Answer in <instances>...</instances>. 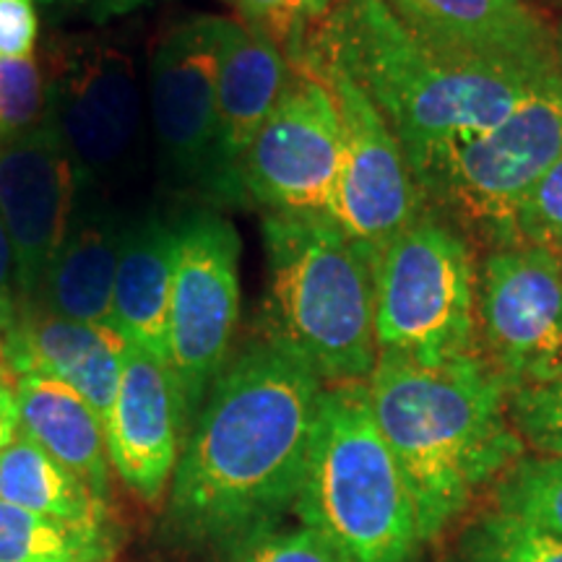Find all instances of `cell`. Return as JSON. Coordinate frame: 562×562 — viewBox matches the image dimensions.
I'll return each instance as SVG.
<instances>
[{
  "instance_id": "obj_9",
  "label": "cell",
  "mask_w": 562,
  "mask_h": 562,
  "mask_svg": "<svg viewBox=\"0 0 562 562\" xmlns=\"http://www.w3.org/2000/svg\"><path fill=\"white\" fill-rule=\"evenodd\" d=\"M45 121L89 182L123 180L138 161L144 125L133 60L94 37L60 42L47 58Z\"/></svg>"
},
{
  "instance_id": "obj_14",
  "label": "cell",
  "mask_w": 562,
  "mask_h": 562,
  "mask_svg": "<svg viewBox=\"0 0 562 562\" xmlns=\"http://www.w3.org/2000/svg\"><path fill=\"white\" fill-rule=\"evenodd\" d=\"M81 182L83 175L47 121L0 146V222L13 250L16 307L37 302Z\"/></svg>"
},
{
  "instance_id": "obj_29",
  "label": "cell",
  "mask_w": 562,
  "mask_h": 562,
  "mask_svg": "<svg viewBox=\"0 0 562 562\" xmlns=\"http://www.w3.org/2000/svg\"><path fill=\"white\" fill-rule=\"evenodd\" d=\"M516 237L524 245L562 252V157L533 182L516 214Z\"/></svg>"
},
{
  "instance_id": "obj_36",
  "label": "cell",
  "mask_w": 562,
  "mask_h": 562,
  "mask_svg": "<svg viewBox=\"0 0 562 562\" xmlns=\"http://www.w3.org/2000/svg\"><path fill=\"white\" fill-rule=\"evenodd\" d=\"M232 3H235V0H232Z\"/></svg>"
},
{
  "instance_id": "obj_26",
  "label": "cell",
  "mask_w": 562,
  "mask_h": 562,
  "mask_svg": "<svg viewBox=\"0 0 562 562\" xmlns=\"http://www.w3.org/2000/svg\"><path fill=\"white\" fill-rule=\"evenodd\" d=\"M508 419L526 451L562 459V372L508 391Z\"/></svg>"
},
{
  "instance_id": "obj_32",
  "label": "cell",
  "mask_w": 562,
  "mask_h": 562,
  "mask_svg": "<svg viewBox=\"0 0 562 562\" xmlns=\"http://www.w3.org/2000/svg\"><path fill=\"white\" fill-rule=\"evenodd\" d=\"M16 315V279H13V250L0 222V334L11 326Z\"/></svg>"
},
{
  "instance_id": "obj_23",
  "label": "cell",
  "mask_w": 562,
  "mask_h": 562,
  "mask_svg": "<svg viewBox=\"0 0 562 562\" xmlns=\"http://www.w3.org/2000/svg\"><path fill=\"white\" fill-rule=\"evenodd\" d=\"M102 526L63 521L0 501V562H104Z\"/></svg>"
},
{
  "instance_id": "obj_19",
  "label": "cell",
  "mask_w": 562,
  "mask_h": 562,
  "mask_svg": "<svg viewBox=\"0 0 562 562\" xmlns=\"http://www.w3.org/2000/svg\"><path fill=\"white\" fill-rule=\"evenodd\" d=\"M123 224L102 188L83 178L68 232L34 305L68 321L115 326L112 294Z\"/></svg>"
},
{
  "instance_id": "obj_20",
  "label": "cell",
  "mask_w": 562,
  "mask_h": 562,
  "mask_svg": "<svg viewBox=\"0 0 562 562\" xmlns=\"http://www.w3.org/2000/svg\"><path fill=\"white\" fill-rule=\"evenodd\" d=\"M175 273V224L154 211L123 224L112 323L133 347L167 368V323Z\"/></svg>"
},
{
  "instance_id": "obj_25",
  "label": "cell",
  "mask_w": 562,
  "mask_h": 562,
  "mask_svg": "<svg viewBox=\"0 0 562 562\" xmlns=\"http://www.w3.org/2000/svg\"><path fill=\"white\" fill-rule=\"evenodd\" d=\"M467 562H562V539L490 510L463 539Z\"/></svg>"
},
{
  "instance_id": "obj_33",
  "label": "cell",
  "mask_w": 562,
  "mask_h": 562,
  "mask_svg": "<svg viewBox=\"0 0 562 562\" xmlns=\"http://www.w3.org/2000/svg\"><path fill=\"white\" fill-rule=\"evenodd\" d=\"M19 435V406H16V381L0 360V453L11 446Z\"/></svg>"
},
{
  "instance_id": "obj_2",
  "label": "cell",
  "mask_w": 562,
  "mask_h": 562,
  "mask_svg": "<svg viewBox=\"0 0 562 562\" xmlns=\"http://www.w3.org/2000/svg\"><path fill=\"white\" fill-rule=\"evenodd\" d=\"M290 63L334 68L381 110L414 180L451 140L501 123L558 70L442 55L412 34L389 0H336Z\"/></svg>"
},
{
  "instance_id": "obj_28",
  "label": "cell",
  "mask_w": 562,
  "mask_h": 562,
  "mask_svg": "<svg viewBox=\"0 0 562 562\" xmlns=\"http://www.w3.org/2000/svg\"><path fill=\"white\" fill-rule=\"evenodd\" d=\"M336 0H235L243 24L277 42L286 58L297 53L302 34Z\"/></svg>"
},
{
  "instance_id": "obj_30",
  "label": "cell",
  "mask_w": 562,
  "mask_h": 562,
  "mask_svg": "<svg viewBox=\"0 0 562 562\" xmlns=\"http://www.w3.org/2000/svg\"><path fill=\"white\" fill-rule=\"evenodd\" d=\"M235 562H351L349 554L311 526L263 531L240 544Z\"/></svg>"
},
{
  "instance_id": "obj_11",
  "label": "cell",
  "mask_w": 562,
  "mask_h": 562,
  "mask_svg": "<svg viewBox=\"0 0 562 562\" xmlns=\"http://www.w3.org/2000/svg\"><path fill=\"white\" fill-rule=\"evenodd\" d=\"M476 349L508 391L562 372V252L524 243L484 252Z\"/></svg>"
},
{
  "instance_id": "obj_21",
  "label": "cell",
  "mask_w": 562,
  "mask_h": 562,
  "mask_svg": "<svg viewBox=\"0 0 562 562\" xmlns=\"http://www.w3.org/2000/svg\"><path fill=\"white\" fill-rule=\"evenodd\" d=\"M16 406L19 432L63 463L91 495L108 501L110 453L104 422L87 398L50 375H21Z\"/></svg>"
},
{
  "instance_id": "obj_31",
  "label": "cell",
  "mask_w": 562,
  "mask_h": 562,
  "mask_svg": "<svg viewBox=\"0 0 562 562\" xmlns=\"http://www.w3.org/2000/svg\"><path fill=\"white\" fill-rule=\"evenodd\" d=\"M40 34L34 0H0V55L30 58Z\"/></svg>"
},
{
  "instance_id": "obj_5",
  "label": "cell",
  "mask_w": 562,
  "mask_h": 562,
  "mask_svg": "<svg viewBox=\"0 0 562 562\" xmlns=\"http://www.w3.org/2000/svg\"><path fill=\"white\" fill-rule=\"evenodd\" d=\"M292 510L351 562H417V508L372 414L368 383L326 385Z\"/></svg>"
},
{
  "instance_id": "obj_18",
  "label": "cell",
  "mask_w": 562,
  "mask_h": 562,
  "mask_svg": "<svg viewBox=\"0 0 562 562\" xmlns=\"http://www.w3.org/2000/svg\"><path fill=\"white\" fill-rule=\"evenodd\" d=\"M131 341L115 326L79 323L45 307H16L0 336V357L13 381L21 375H50L87 398L102 422L115 402Z\"/></svg>"
},
{
  "instance_id": "obj_6",
  "label": "cell",
  "mask_w": 562,
  "mask_h": 562,
  "mask_svg": "<svg viewBox=\"0 0 562 562\" xmlns=\"http://www.w3.org/2000/svg\"><path fill=\"white\" fill-rule=\"evenodd\" d=\"M562 157V76L533 89L501 123L459 136L417 178L425 209L484 252L518 245L516 214Z\"/></svg>"
},
{
  "instance_id": "obj_4",
  "label": "cell",
  "mask_w": 562,
  "mask_h": 562,
  "mask_svg": "<svg viewBox=\"0 0 562 562\" xmlns=\"http://www.w3.org/2000/svg\"><path fill=\"white\" fill-rule=\"evenodd\" d=\"M263 336L326 385L368 381L378 360L375 271L331 216H263Z\"/></svg>"
},
{
  "instance_id": "obj_22",
  "label": "cell",
  "mask_w": 562,
  "mask_h": 562,
  "mask_svg": "<svg viewBox=\"0 0 562 562\" xmlns=\"http://www.w3.org/2000/svg\"><path fill=\"white\" fill-rule=\"evenodd\" d=\"M0 501L63 521H104L100 497L24 432L0 453Z\"/></svg>"
},
{
  "instance_id": "obj_3",
  "label": "cell",
  "mask_w": 562,
  "mask_h": 562,
  "mask_svg": "<svg viewBox=\"0 0 562 562\" xmlns=\"http://www.w3.org/2000/svg\"><path fill=\"white\" fill-rule=\"evenodd\" d=\"M364 383L409 484L425 544L526 456L508 419V385L480 349L438 364L378 351Z\"/></svg>"
},
{
  "instance_id": "obj_35",
  "label": "cell",
  "mask_w": 562,
  "mask_h": 562,
  "mask_svg": "<svg viewBox=\"0 0 562 562\" xmlns=\"http://www.w3.org/2000/svg\"><path fill=\"white\" fill-rule=\"evenodd\" d=\"M45 3H70V0H45ZM74 3H81V0H74Z\"/></svg>"
},
{
  "instance_id": "obj_24",
  "label": "cell",
  "mask_w": 562,
  "mask_h": 562,
  "mask_svg": "<svg viewBox=\"0 0 562 562\" xmlns=\"http://www.w3.org/2000/svg\"><path fill=\"white\" fill-rule=\"evenodd\" d=\"M497 513L562 539V459L524 456L492 484Z\"/></svg>"
},
{
  "instance_id": "obj_27",
  "label": "cell",
  "mask_w": 562,
  "mask_h": 562,
  "mask_svg": "<svg viewBox=\"0 0 562 562\" xmlns=\"http://www.w3.org/2000/svg\"><path fill=\"white\" fill-rule=\"evenodd\" d=\"M45 121V70L32 58L0 55V146Z\"/></svg>"
},
{
  "instance_id": "obj_1",
  "label": "cell",
  "mask_w": 562,
  "mask_h": 562,
  "mask_svg": "<svg viewBox=\"0 0 562 562\" xmlns=\"http://www.w3.org/2000/svg\"><path fill=\"white\" fill-rule=\"evenodd\" d=\"M323 391L311 364L266 336L229 357L182 440L175 524L206 542L271 531L297 501Z\"/></svg>"
},
{
  "instance_id": "obj_15",
  "label": "cell",
  "mask_w": 562,
  "mask_h": 562,
  "mask_svg": "<svg viewBox=\"0 0 562 562\" xmlns=\"http://www.w3.org/2000/svg\"><path fill=\"white\" fill-rule=\"evenodd\" d=\"M104 438L117 476L138 497L157 505L178 469L186 427L170 370L133 344L125 355L115 402L104 417Z\"/></svg>"
},
{
  "instance_id": "obj_13",
  "label": "cell",
  "mask_w": 562,
  "mask_h": 562,
  "mask_svg": "<svg viewBox=\"0 0 562 562\" xmlns=\"http://www.w3.org/2000/svg\"><path fill=\"white\" fill-rule=\"evenodd\" d=\"M224 16H195L159 40L149 66V115L167 178L211 199L216 70Z\"/></svg>"
},
{
  "instance_id": "obj_17",
  "label": "cell",
  "mask_w": 562,
  "mask_h": 562,
  "mask_svg": "<svg viewBox=\"0 0 562 562\" xmlns=\"http://www.w3.org/2000/svg\"><path fill=\"white\" fill-rule=\"evenodd\" d=\"M412 34L459 60L558 70L552 24L529 0H389Z\"/></svg>"
},
{
  "instance_id": "obj_12",
  "label": "cell",
  "mask_w": 562,
  "mask_h": 562,
  "mask_svg": "<svg viewBox=\"0 0 562 562\" xmlns=\"http://www.w3.org/2000/svg\"><path fill=\"white\" fill-rule=\"evenodd\" d=\"M305 68L326 83L339 115L341 170L334 222L375 271L381 252L425 211V201L396 133L368 94L339 70Z\"/></svg>"
},
{
  "instance_id": "obj_7",
  "label": "cell",
  "mask_w": 562,
  "mask_h": 562,
  "mask_svg": "<svg viewBox=\"0 0 562 562\" xmlns=\"http://www.w3.org/2000/svg\"><path fill=\"white\" fill-rule=\"evenodd\" d=\"M476 250L422 211L375 263L378 351L438 364L476 349Z\"/></svg>"
},
{
  "instance_id": "obj_8",
  "label": "cell",
  "mask_w": 562,
  "mask_h": 562,
  "mask_svg": "<svg viewBox=\"0 0 562 562\" xmlns=\"http://www.w3.org/2000/svg\"><path fill=\"white\" fill-rule=\"evenodd\" d=\"M240 321V235L211 209L175 224V273L167 323V370L182 427H193L203 398L229 360Z\"/></svg>"
},
{
  "instance_id": "obj_16",
  "label": "cell",
  "mask_w": 562,
  "mask_h": 562,
  "mask_svg": "<svg viewBox=\"0 0 562 562\" xmlns=\"http://www.w3.org/2000/svg\"><path fill=\"white\" fill-rule=\"evenodd\" d=\"M290 79V60L277 42L240 19L222 21L216 70V151L211 199L245 201L240 165Z\"/></svg>"
},
{
  "instance_id": "obj_34",
  "label": "cell",
  "mask_w": 562,
  "mask_h": 562,
  "mask_svg": "<svg viewBox=\"0 0 562 562\" xmlns=\"http://www.w3.org/2000/svg\"><path fill=\"white\" fill-rule=\"evenodd\" d=\"M552 53H554V66H558V74L562 76V13L558 24H552Z\"/></svg>"
},
{
  "instance_id": "obj_10",
  "label": "cell",
  "mask_w": 562,
  "mask_h": 562,
  "mask_svg": "<svg viewBox=\"0 0 562 562\" xmlns=\"http://www.w3.org/2000/svg\"><path fill=\"white\" fill-rule=\"evenodd\" d=\"M341 128L331 91L311 68L290 63L279 102L240 165L245 201L266 214L336 216Z\"/></svg>"
}]
</instances>
